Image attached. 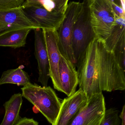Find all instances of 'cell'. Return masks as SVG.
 <instances>
[{"mask_svg": "<svg viewBox=\"0 0 125 125\" xmlns=\"http://www.w3.org/2000/svg\"><path fill=\"white\" fill-rule=\"evenodd\" d=\"M79 89L88 99L103 91L125 89V71L114 52L97 38L88 44L75 64Z\"/></svg>", "mask_w": 125, "mask_h": 125, "instance_id": "6da1fadb", "label": "cell"}, {"mask_svg": "<svg viewBox=\"0 0 125 125\" xmlns=\"http://www.w3.org/2000/svg\"><path fill=\"white\" fill-rule=\"evenodd\" d=\"M22 96L35 107L53 125L60 108L61 102L50 86L41 87L31 83L21 88Z\"/></svg>", "mask_w": 125, "mask_h": 125, "instance_id": "7a4b0ae2", "label": "cell"}, {"mask_svg": "<svg viewBox=\"0 0 125 125\" xmlns=\"http://www.w3.org/2000/svg\"><path fill=\"white\" fill-rule=\"evenodd\" d=\"M83 6V1L82 2L69 1L65 19L57 31L58 46L61 54L75 65L76 62L72 46V33L74 23L81 13Z\"/></svg>", "mask_w": 125, "mask_h": 125, "instance_id": "3957f363", "label": "cell"}, {"mask_svg": "<svg viewBox=\"0 0 125 125\" xmlns=\"http://www.w3.org/2000/svg\"><path fill=\"white\" fill-rule=\"evenodd\" d=\"M95 38L91 23L87 0H84L82 10L74 23L72 33V46L76 63L89 43Z\"/></svg>", "mask_w": 125, "mask_h": 125, "instance_id": "277c9868", "label": "cell"}, {"mask_svg": "<svg viewBox=\"0 0 125 125\" xmlns=\"http://www.w3.org/2000/svg\"><path fill=\"white\" fill-rule=\"evenodd\" d=\"M21 8L29 19L39 28L57 31L65 19L61 13L44 7L39 0H25Z\"/></svg>", "mask_w": 125, "mask_h": 125, "instance_id": "5b68a950", "label": "cell"}, {"mask_svg": "<svg viewBox=\"0 0 125 125\" xmlns=\"http://www.w3.org/2000/svg\"><path fill=\"white\" fill-rule=\"evenodd\" d=\"M105 100L102 93L92 95L87 105L69 125H99L106 111Z\"/></svg>", "mask_w": 125, "mask_h": 125, "instance_id": "8992f818", "label": "cell"}, {"mask_svg": "<svg viewBox=\"0 0 125 125\" xmlns=\"http://www.w3.org/2000/svg\"><path fill=\"white\" fill-rule=\"evenodd\" d=\"M86 94L79 89L73 94L64 98L61 102L57 118L52 125H69L87 104Z\"/></svg>", "mask_w": 125, "mask_h": 125, "instance_id": "52a82bcc", "label": "cell"}, {"mask_svg": "<svg viewBox=\"0 0 125 125\" xmlns=\"http://www.w3.org/2000/svg\"><path fill=\"white\" fill-rule=\"evenodd\" d=\"M48 54L50 75L54 88L59 85V64L61 55L58 46V35L57 30L42 29Z\"/></svg>", "mask_w": 125, "mask_h": 125, "instance_id": "ba28073f", "label": "cell"}, {"mask_svg": "<svg viewBox=\"0 0 125 125\" xmlns=\"http://www.w3.org/2000/svg\"><path fill=\"white\" fill-rule=\"evenodd\" d=\"M59 79L57 90L64 93L68 96L76 91L79 79L76 66L71 61L62 55L59 64Z\"/></svg>", "mask_w": 125, "mask_h": 125, "instance_id": "9c48e42d", "label": "cell"}, {"mask_svg": "<svg viewBox=\"0 0 125 125\" xmlns=\"http://www.w3.org/2000/svg\"><path fill=\"white\" fill-rule=\"evenodd\" d=\"M35 33V55L37 60L39 71L38 82L43 87H47L48 81L50 78V66L48 54L41 28L33 29Z\"/></svg>", "mask_w": 125, "mask_h": 125, "instance_id": "30bf717a", "label": "cell"}, {"mask_svg": "<svg viewBox=\"0 0 125 125\" xmlns=\"http://www.w3.org/2000/svg\"><path fill=\"white\" fill-rule=\"evenodd\" d=\"M0 27L7 32L22 28H39L28 19L21 8L0 11Z\"/></svg>", "mask_w": 125, "mask_h": 125, "instance_id": "8fae6325", "label": "cell"}, {"mask_svg": "<svg viewBox=\"0 0 125 125\" xmlns=\"http://www.w3.org/2000/svg\"><path fill=\"white\" fill-rule=\"evenodd\" d=\"M125 17L115 18L109 34L103 41L107 49L116 56L125 53Z\"/></svg>", "mask_w": 125, "mask_h": 125, "instance_id": "7c38bea8", "label": "cell"}, {"mask_svg": "<svg viewBox=\"0 0 125 125\" xmlns=\"http://www.w3.org/2000/svg\"><path fill=\"white\" fill-rule=\"evenodd\" d=\"M32 30L30 28H22L0 35V47L16 49L25 46L28 35Z\"/></svg>", "mask_w": 125, "mask_h": 125, "instance_id": "4fadbf2b", "label": "cell"}, {"mask_svg": "<svg viewBox=\"0 0 125 125\" xmlns=\"http://www.w3.org/2000/svg\"><path fill=\"white\" fill-rule=\"evenodd\" d=\"M22 103V96L20 93L12 96L3 104L5 116L0 125H14L20 119V112Z\"/></svg>", "mask_w": 125, "mask_h": 125, "instance_id": "5bb4252c", "label": "cell"}, {"mask_svg": "<svg viewBox=\"0 0 125 125\" xmlns=\"http://www.w3.org/2000/svg\"><path fill=\"white\" fill-rule=\"evenodd\" d=\"M87 2L91 22L106 17L115 16L111 0H87Z\"/></svg>", "mask_w": 125, "mask_h": 125, "instance_id": "9a60e30c", "label": "cell"}, {"mask_svg": "<svg viewBox=\"0 0 125 125\" xmlns=\"http://www.w3.org/2000/svg\"><path fill=\"white\" fill-rule=\"evenodd\" d=\"M29 74L23 70L21 66L15 69L4 71L0 78V85L5 84H13L25 86L30 83Z\"/></svg>", "mask_w": 125, "mask_h": 125, "instance_id": "2e32d148", "label": "cell"}, {"mask_svg": "<svg viewBox=\"0 0 125 125\" xmlns=\"http://www.w3.org/2000/svg\"><path fill=\"white\" fill-rule=\"evenodd\" d=\"M115 20V16H112L91 22L96 38L104 41L109 34Z\"/></svg>", "mask_w": 125, "mask_h": 125, "instance_id": "e0dca14e", "label": "cell"}, {"mask_svg": "<svg viewBox=\"0 0 125 125\" xmlns=\"http://www.w3.org/2000/svg\"><path fill=\"white\" fill-rule=\"evenodd\" d=\"M118 112L115 108L106 110L104 117L99 125H120L121 121Z\"/></svg>", "mask_w": 125, "mask_h": 125, "instance_id": "ac0fdd59", "label": "cell"}, {"mask_svg": "<svg viewBox=\"0 0 125 125\" xmlns=\"http://www.w3.org/2000/svg\"><path fill=\"white\" fill-rule=\"evenodd\" d=\"M25 0H0V11L21 8Z\"/></svg>", "mask_w": 125, "mask_h": 125, "instance_id": "d6986e66", "label": "cell"}, {"mask_svg": "<svg viewBox=\"0 0 125 125\" xmlns=\"http://www.w3.org/2000/svg\"><path fill=\"white\" fill-rule=\"evenodd\" d=\"M112 7L115 18L125 17V0H112Z\"/></svg>", "mask_w": 125, "mask_h": 125, "instance_id": "ffe728a7", "label": "cell"}, {"mask_svg": "<svg viewBox=\"0 0 125 125\" xmlns=\"http://www.w3.org/2000/svg\"><path fill=\"white\" fill-rule=\"evenodd\" d=\"M14 125H38V123L33 118L21 117Z\"/></svg>", "mask_w": 125, "mask_h": 125, "instance_id": "44dd1931", "label": "cell"}, {"mask_svg": "<svg viewBox=\"0 0 125 125\" xmlns=\"http://www.w3.org/2000/svg\"><path fill=\"white\" fill-rule=\"evenodd\" d=\"M119 117L121 119V125H125V105L123 106L122 111L119 115Z\"/></svg>", "mask_w": 125, "mask_h": 125, "instance_id": "7402d4cb", "label": "cell"}, {"mask_svg": "<svg viewBox=\"0 0 125 125\" xmlns=\"http://www.w3.org/2000/svg\"><path fill=\"white\" fill-rule=\"evenodd\" d=\"M6 32H7V31H5L4 30L1 29L0 27V35H2V34H3V33Z\"/></svg>", "mask_w": 125, "mask_h": 125, "instance_id": "603a6c76", "label": "cell"}]
</instances>
